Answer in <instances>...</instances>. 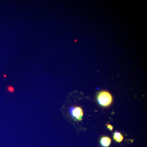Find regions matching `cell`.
I'll list each match as a JSON object with an SVG mask.
<instances>
[{
    "label": "cell",
    "mask_w": 147,
    "mask_h": 147,
    "mask_svg": "<svg viewBox=\"0 0 147 147\" xmlns=\"http://www.w3.org/2000/svg\"><path fill=\"white\" fill-rule=\"evenodd\" d=\"M97 100L100 106L104 107H108L112 103L113 97L109 92L101 91L97 96Z\"/></svg>",
    "instance_id": "cell-1"
},
{
    "label": "cell",
    "mask_w": 147,
    "mask_h": 147,
    "mask_svg": "<svg viewBox=\"0 0 147 147\" xmlns=\"http://www.w3.org/2000/svg\"><path fill=\"white\" fill-rule=\"evenodd\" d=\"M113 138L118 143H121L124 139V136L120 132L116 131L113 134Z\"/></svg>",
    "instance_id": "cell-4"
},
{
    "label": "cell",
    "mask_w": 147,
    "mask_h": 147,
    "mask_svg": "<svg viewBox=\"0 0 147 147\" xmlns=\"http://www.w3.org/2000/svg\"><path fill=\"white\" fill-rule=\"evenodd\" d=\"M112 143L111 138L108 136H103L100 138V144L103 147H108Z\"/></svg>",
    "instance_id": "cell-3"
},
{
    "label": "cell",
    "mask_w": 147,
    "mask_h": 147,
    "mask_svg": "<svg viewBox=\"0 0 147 147\" xmlns=\"http://www.w3.org/2000/svg\"><path fill=\"white\" fill-rule=\"evenodd\" d=\"M71 115L74 118L78 121H81L83 115V111L81 108L79 107H72L70 108Z\"/></svg>",
    "instance_id": "cell-2"
},
{
    "label": "cell",
    "mask_w": 147,
    "mask_h": 147,
    "mask_svg": "<svg viewBox=\"0 0 147 147\" xmlns=\"http://www.w3.org/2000/svg\"><path fill=\"white\" fill-rule=\"evenodd\" d=\"M7 90H8V91H9L10 92H13L15 91V89L12 86H9L7 88Z\"/></svg>",
    "instance_id": "cell-5"
},
{
    "label": "cell",
    "mask_w": 147,
    "mask_h": 147,
    "mask_svg": "<svg viewBox=\"0 0 147 147\" xmlns=\"http://www.w3.org/2000/svg\"><path fill=\"white\" fill-rule=\"evenodd\" d=\"M106 126H107V128L109 130H110L112 131L113 130V127L110 124H106Z\"/></svg>",
    "instance_id": "cell-6"
}]
</instances>
